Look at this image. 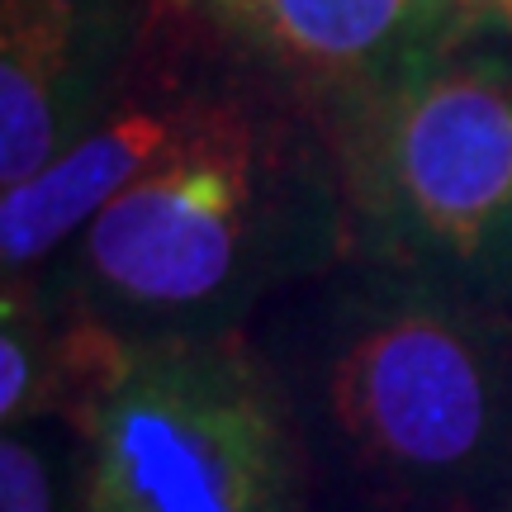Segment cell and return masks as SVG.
I'll return each mask as SVG.
<instances>
[{"label": "cell", "mask_w": 512, "mask_h": 512, "mask_svg": "<svg viewBox=\"0 0 512 512\" xmlns=\"http://www.w3.org/2000/svg\"><path fill=\"white\" fill-rule=\"evenodd\" d=\"M57 422L34 418L5 427L0 437V512H67L81 508V437Z\"/></svg>", "instance_id": "ba28073f"}, {"label": "cell", "mask_w": 512, "mask_h": 512, "mask_svg": "<svg viewBox=\"0 0 512 512\" xmlns=\"http://www.w3.org/2000/svg\"><path fill=\"white\" fill-rule=\"evenodd\" d=\"M347 256L512 313V34H465L328 124Z\"/></svg>", "instance_id": "3957f363"}, {"label": "cell", "mask_w": 512, "mask_h": 512, "mask_svg": "<svg viewBox=\"0 0 512 512\" xmlns=\"http://www.w3.org/2000/svg\"><path fill=\"white\" fill-rule=\"evenodd\" d=\"M190 5H195V0H190Z\"/></svg>", "instance_id": "30bf717a"}, {"label": "cell", "mask_w": 512, "mask_h": 512, "mask_svg": "<svg viewBox=\"0 0 512 512\" xmlns=\"http://www.w3.org/2000/svg\"><path fill=\"white\" fill-rule=\"evenodd\" d=\"M228 72L233 53L204 24L200 5L171 0L143 67L105 110V119L86 128L34 181L0 190L5 280H29L67 242L81 238L105 204L119 200L195 128Z\"/></svg>", "instance_id": "5b68a950"}, {"label": "cell", "mask_w": 512, "mask_h": 512, "mask_svg": "<svg viewBox=\"0 0 512 512\" xmlns=\"http://www.w3.org/2000/svg\"><path fill=\"white\" fill-rule=\"evenodd\" d=\"M347 261L328 124L233 57L219 95L147 176L34 275L124 342L228 337Z\"/></svg>", "instance_id": "6da1fadb"}, {"label": "cell", "mask_w": 512, "mask_h": 512, "mask_svg": "<svg viewBox=\"0 0 512 512\" xmlns=\"http://www.w3.org/2000/svg\"><path fill=\"white\" fill-rule=\"evenodd\" d=\"M81 512H299L304 427L252 332L128 342L72 418Z\"/></svg>", "instance_id": "277c9868"}, {"label": "cell", "mask_w": 512, "mask_h": 512, "mask_svg": "<svg viewBox=\"0 0 512 512\" xmlns=\"http://www.w3.org/2000/svg\"><path fill=\"white\" fill-rule=\"evenodd\" d=\"M484 5H489V10H494V15L508 24V34H512V0H484Z\"/></svg>", "instance_id": "9c48e42d"}, {"label": "cell", "mask_w": 512, "mask_h": 512, "mask_svg": "<svg viewBox=\"0 0 512 512\" xmlns=\"http://www.w3.org/2000/svg\"><path fill=\"white\" fill-rule=\"evenodd\" d=\"M171 0H0V185L34 181L138 76Z\"/></svg>", "instance_id": "52a82bcc"}, {"label": "cell", "mask_w": 512, "mask_h": 512, "mask_svg": "<svg viewBox=\"0 0 512 512\" xmlns=\"http://www.w3.org/2000/svg\"><path fill=\"white\" fill-rule=\"evenodd\" d=\"M204 24L256 76L323 124L451 48L484 0H195Z\"/></svg>", "instance_id": "8992f818"}, {"label": "cell", "mask_w": 512, "mask_h": 512, "mask_svg": "<svg viewBox=\"0 0 512 512\" xmlns=\"http://www.w3.org/2000/svg\"><path fill=\"white\" fill-rule=\"evenodd\" d=\"M252 342L375 498L494 512L512 494V313L337 261L256 313Z\"/></svg>", "instance_id": "7a4b0ae2"}]
</instances>
